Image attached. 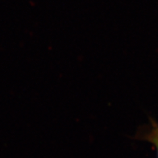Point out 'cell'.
Wrapping results in <instances>:
<instances>
[{"label":"cell","instance_id":"1","mask_svg":"<svg viewBox=\"0 0 158 158\" xmlns=\"http://www.w3.org/2000/svg\"><path fill=\"white\" fill-rule=\"evenodd\" d=\"M137 138L152 143L156 149L158 158V123L153 118H149V124L137 135Z\"/></svg>","mask_w":158,"mask_h":158}]
</instances>
